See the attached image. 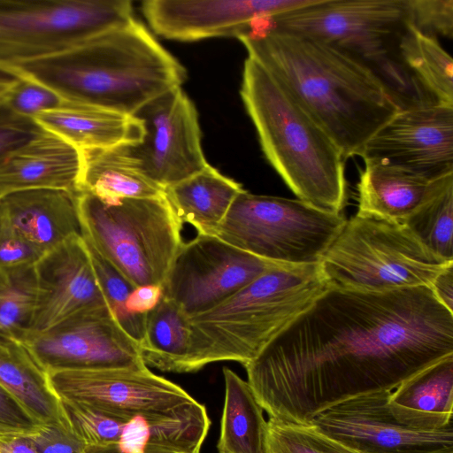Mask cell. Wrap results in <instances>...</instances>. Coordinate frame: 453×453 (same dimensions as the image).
<instances>
[{"instance_id": "cell-36", "label": "cell", "mask_w": 453, "mask_h": 453, "mask_svg": "<svg viewBox=\"0 0 453 453\" xmlns=\"http://www.w3.org/2000/svg\"><path fill=\"white\" fill-rule=\"evenodd\" d=\"M44 129L34 119L15 113L0 99V165L14 151L41 134Z\"/></svg>"}, {"instance_id": "cell-44", "label": "cell", "mask_w": 453, "mask_h": 453, "mask_svg": "<svg viewBox=\"0 0 453 453\" xmlns=\"http://www.w3.org/2000/svg\"><path fill=\"white\" fill-rule=\"evenodd\" d=\"M15 81L16 78L0 72V99L6 96L9 90L14 85Z\"/></svg>"}, {"instance_id": "cell-8", "label": "cell", "mask_w": 453, "mask_h": 453, "mask_svg": "<svg viewBox=\"0 0 453 453\" xmlns=\"http://www.w3.org/2000/svg\"><path fill=\"white\" fill-rule=\"evenodd\" d=\"M343 213L320 211L299 199L241 192L213 236L278 264H319L342 231Z\"/></svg>"}, {"instance_id": "cell-10", "label": "cell", "mask_w": 453, "mask_h": 453, "mask_svg": "<svg viewBox=\"0 0 453 453\" xmlns=\"http://www.w3.org/2000/svg\"><path fill=\"white\" fill-rule=\"evenodd\" d=\"M256 22L330 44L369 66L396 53L407 27L404 0H317Z\"/></svg>"}, {"instance_id": "cell-11", "label": "cell", "mask_w": 453, "mask_h": 453, "mask_svg": "<svg viewBox=\"0 0 453 453\" xmlns=\"http://www.w3.org/2000/svg\"><path fill=\"white\" fill-rule=\"evenodd\" d=\"M61 401L79 403L115 417L142 416L156 422L175 418L195 400L182 388L151 372L147 365L49 372Z\"/></svg>"}, {"instance_id": "cell-21", "label": "cell", "mask_w": 453, "mask_h": 453, "mask_svg": "<svg viewBox=\"0 0 453 453\" xmlns=\"http://www.w3.org/2000/svg\"><path fill=\"white\" fill-rule=\"evenodd\" d=\"M34 120L80 150L134 145L144 134L142 123L134 115L107 108L64 101Z\"/></svg>"}, {"instance_id": "cell-32", "label": "cell", "mask_w": 453, "mask_h": 453, "mask_svg": "<svg viewBox=\"0 0 453 453\" xmlns=\"http://www.w3.org/2000/svg\"><path fill=\"white\" fill-rule=\"evenodd\" d=\"M84 242L108 308L122 329L139 344L144 334L146 314H131L126 308L128 296L134 287L87 241Z\"/></svg>"}, {"instance_id": "cell-26", "label": "cell", "mask_w": 453, "mask_h": 453, "mask_svg": "<svg viewBox=\"0 0 453 453\" xmlns=\"http://www.w3.org/2000/svg\"><path fill=\"white\" fill-rule=\"evenodd\" d=\"M81 151L78 193H88L105 202L164 195V189L142 172L128 145Z\"/></svg>"}, {"instance_id": "cell-2", "label": "cell", "mask_w": 453, "mask_h": 453, "mask_svg": "<svg viewBox=\"0 0 453 453\" xmlns=\"http://www.w3.org/2000/svg\"><path fill=\"white\" fill-rule=\"evenodd\" d=\"M238 39L326 131L347 159L399 111L372 69L352 55L257 22Z\"/></svg>"}, {"instance_id": "cell-38", "label": "cell", "mask_w": 453, "mask_h": 453, "mask_svg": "<svg viewBox=\"0 0 453 453\" xmlns=\"http://www.w3.org/2000/svg\"><path fill=\"white\" fill-rule=\"evenodd\" d=\"M27 435L39 453H87L85 444L63 426L42 425Z\"/></svg>"}, {"instance_id": "cell-41", "label": "cell", "mask_w": 453, "mask_h": 453, "mask_svg": "<svg viewBox=\"0 0 453 453\" xmlns=\"http://www.w3.org/2000/svg\"><path fill=\"white\" fill-rule=\"evenodd\" d=\"M430 288L436 299L453 312V263L438 273Z\"/></svg>"}, {"instance_id": "cell-29", "label": "cell", "mask_w": 453, "mask_h": 453, "mask_svg": "<svg viewBox=\"0 0 453 453\" xmlns=\"http://www.w3.org/2000/svg\"><path fill=\"white\" fill-rule=\"evenodd\" d=\"M188 319L175 303L163 296L157 306L146 313L144 334L139 343L146 365L179 372L188 347Z\"/></svg>"}, {"instance_id": "cell-31", "label": "cell", "mask_w": 453, "mask_h": 453, "mask_svg": "<svg viewBox=\"0 0 453 453\" xmlns=\"http://www.w3.org/2000/svg\"><path fill=\"white\" fill-rule=\"evenodd\" d=\"M36 299L35 266H0V334L23 342L31 328Z\"/></svg>"}, {"instance_id": "cell-23", "label": "cell", "mask_w": 453, "mask_h": 453, "mask_svg": "<svg viewBox=\"0 0 453 453\" xmlns=\"http://www.w3.org/2000/svg\"><path fill=\"white\" fill-rule=\"evenodd\" d=\"M395 389L388 405L400 423L418 430L453 425V354L406 379Z\"/></svg>"}, {"instance_id": "cell-3", "label": "cell", "mask_w": 453, "mask_h": 453, "mask_svg": "<svg viewBox=\"0 0 453 453\" xmlns=\"http://www.w3.org/2000/svg\"><path fill=\"white\" fill-rule=\"evenodd\" d=\"M0 72L38 82L64 101L129 115L188 78L186 68L134 19L58 53L0 63Z\"/></svg>"}, {"instance_id": "cell-28", "label": "cell", "mask_w": 453, "mask_h": 453, "mask_svg": "<svg viewBox=\"0 0 453 453\" xmlns=\"http://www.w3.org/2000/svg\"><path fill=\"white\" fill-rule=\"evenodd\" d=\"M396 55L437 104L453 107V60L437 38L426 35L407 23Z\"/></svg>"}, {"instance_id": "cell-25", "label": "cell", "mask_w": 453, "mask_h": 453, "mask_svg": "<svg viewBox=\"0 0 453 453\" xmlns=\"http://www.w3.org/2000/svg\"><path fill=\"white\" fill-rule=\"evenodd\" d=\"M244 189L235 180L208 165L197 173L164 189L179 221L197 234L214 235L235 197Z\"/></svg>"}, {"instance_id": "cell-7", "label": "cell", "mask_w": 453, "mask_h": 453, "mask_svg": "<svg viewBox=\"0 0 453 453\" xmlns=\"http://www.w3.org/2000/svg\"><path fill=\"white\" fill-rule=\"evenodd\" d=\"M452 263L426 248L402 223L356 213L319 265L329 286L381 292L430 288Z\"/></svg>"}, {"instance_id": "cell-30", "label": "cell", "mask_w": 453, "mask_h": 453, "mask_svg": "<svg viewBox=\"0 0 453 453\" xmlns=\"http://www.w3.org/2000/svg\"><path fill=\"white\" fill-rule=\"evenodd\" d=\"M402 223L429 250L453 261V179L409 214Z\"/></svg>"}, {"instance_id": "cell-13", "label": "cell", "mask_w": 453, "mask_h": 453, "mask_svg": "<svg viewBox=\"0 0 453 453\" xmlns=\"http://www.w3.org/2000/svg\"><path fill=\"white\" fill-rule=\"evenodd\" d=\"M23 342L48 372L142 367L139 344L107 305L80 311Z\"/></svg>"}, {"instance_id": "cell-33", "label": "cell", "mask_w": 453, "mask_h": 453, "mask_svg": "<svg viewBox=\"0 0 453 453\" xmlns=\"http://www.w3.org/2000/svg\"><path fill=\"white\" fill-rule=\"evenodd\" d=\"M266 453H360L326 435L312 425H300L270 418Z\"/></svg>"}, {"instance_id": "cell-18", "label": "cell", "mask_w": 453, "mask_h": 453, "mask_svg": "<svg viewBox=\"0 0 453 453\" xmlns=\"http://www.w3.org/2000/svg\"><path fill=\"white\" fill-rule=\"evenodd\" d=\"M35 271L37 299L28 334L45 331L80 311L107 305L82 236L46 253Z\"/></svg>"}, {"instance_id": "cell-16", "label": "cell", "mask_w": 453, "mask_h": 453, "mask_svg": "<svg viewBox=\"0 0 453 453\" xmlns=\"http://www.w3.org/2000/svg\"><path fill=\"white\" fill-rule=\"evenodd\" d=\"M375 159L428 180L453 174V107L430 104L400 110L364 146Z\"/></svg>"}, {"instance_id": "cell-37", "label": "cell", "mask_w": 453, "mask_h": 453, "mask_svg": "<svg viewBox=\"0 0 453 453\" xmlns=\"http://www.w3.org/2000/svg\"><path fill=\"white\" fill-rule=\"evenodd\" d=\"M46 253L8 226L0 224V266H35Z\"/></svg>"}, {"instance_id": "cell-15", "label": "cell", "mask_w": 453, "mask_h": 453, "mask_svg": "<svg viewBox=\"0 0 453 453\" xmlns=\"http://www.w3.org/2000/svg\"><path fill=\"white\" fill-rule=\"evenodd\" d=\"M391 392L348 399L317 415L310 425L360 453L453 451V425L418 430L400 423L388 405Z\"/></svg>"}, {"instance_id": "cell-24", "label": "cell", "mask_w": 453, "mask_h": 453, "mask_svg": "<svg viewBox=\"0 0 453 453\" xmlns=\"http://www.w3.org/2000/svg\"><path fill=\"white\" fill-rule=\"evenodd\" d=\"M0 386L39 424L71 429L49 372L23 342L1 334Z\"/></svg>"}, {"instance_id": "cell-27", "label": "cell", "mask_w": 453, "mask_h": 453, "mask_svg": "<svg viewBox=\"0 0 453 453\" xmlns=\"http://www.w3.org/2000/svg\"><path fill=\"white\" fill-rule=\"evenodd\" d=\"M225 401L219 453H266L267 421L248 381L223 369Z\"/></svg>"}, {"instance_id": "cell-42", "label": "cell", "mask_w": 453, "mask_h": 453, "mask_svg": "<svg viewBox=\"0 0 453 453\" xmlns=\"http://www.w3.org/2000/svg\"><path fill=\"white\" fill-rule=\"evenodd\" d=\"M0 453H39L27 434H0Z\"/></svg>"}, {"instance_id": "cell-9", "label": "cell", "mask_w": 453, "mask_h": 453, "mask_svg": "<svg viewBox=\"0 0 453 453\" xmlns=\"http://www.w3.org/2000/svg\"><path fill=\"white\" fill-rule=\"evenodd\" d=\"M132 19L127 0H0V63L65 50Z\"/></svg>"}, {"instance_id": "cell-12", "label": "cell", "mask_w": 453, "mask_h": 453, "mask_svg": "<svg viewBox=\"0 0 453 453\" xmlns=\"http://www.w3.org/2000/svg\"><path fill=\"white\" fill-rule=\"evenodd\" d=\"M279 265L236 249L213 235L180 245L162 284V296L188 318L207 311Z\"/></svg>"}, {"instance_id": "cell-22", "label": "cell", "mask_w": 453, "mask_h": 453, "mask_svg": "<svg viewBox=\"0 0 453 453\" xmlns=\"http://www.w3.org/2000/svg\"><path fill=\"white\" fill-rule=\"evenodd\" d=\"M357 189V214L401 222L434 194L453 174L428 180L375 159L364 160Z\"/></svg>"}, {"instance_id": "cell-1", "label": "cell", "mask_w": 453, "mask_h": 453, "mask_svg": "<svg viewBox=\"0 0 453 453\" xmlns=\"http://www.w3.org/2000/svg\"><path fill=\"white\" fill-rule=\"evenodd\" d=\"M452 354L453 312L430 288L329 286L243 366L270 418L310 425L348 399L393 391Z\"/></svg>"}, {"instance_id": "cell-14", "label": "cell", "mask_w": 453, "mask_h": 453, "mask_svg": "<svg viewBox=\"0 0 453 453\" xmlns=\"http://www.w3.org/2000/svg\"><path fill=\"white\" fill-rule=\"evenodd\" d=\"M134 116L142 123L144 134L128 150L142 172L163 189L209 165L196 106L181 87L150 100Z\"/></svg>"}, {"instance_id": "cell-5", "label": "cell", "mask_w": 453, "mask_h": 453, "mask_svg": "<svg viewBox=\"0 0 453 453\" xmlns=\"http://www.w3.org/2000/svg\"><path fill=\"white\" fill-rule=\"evenodd\" d=\"M319 264H279L232 296L189 317L188 347L179 372L255 359L327 288Z\"/></svg>"}, {"instance_id": "cell-6", "label": "cell", "mask_w": 453, "mask_h": 453, "mask_svg": "<svg viewBox=\"0 0 453 453\" xmlns=\"http://www.w3.org/2000/svg\"><path fill=\"white\" fill-rule=\"evenodd\" d=\"M82 237L134 288L162 286L183 241L163 196L105 202L78 193Z\"/></svg>"}, {"instance_id": "cell-40", "label": "cell", "mask_w": 453, "mask_h": 453, "mask_svg": "<svg viewBox=\"0 0 453 453\" xmlns=\"http://www.w3.org/2000/svg\"><path fill=\"white\" fill-rule=\"evenodd\" d=\"M162 297V287L145 285L134 288L127 300V311L134 315L146 314L154 309Z\"/></svg>"}, {"instance_id": "cell-34", "label": "cell", "mask_w": 453, "mask_h": 453, "mask_svg": "<svg viewBox=\"0 0 453 453\" xmlns=\"http://www.w3.org/2000/svg\"><path fill=\"white\" fill-rule=\"evenodd\" d=\"M407 23L437 38L453 37V0H404Z\"/></svg>"}, {"instance_id": "cell-45", "label": "cell", "mask_w": 453, "mask_h": 453, "mask_svg": "<svg viewBox=\"0 0 453 453\" xmlns=\"http://www.w3.org/2000/svg\"><path fill=\"white\" fill-rule=\"evenodd\" d=\"M434 453H453V451H441V452H434Z\"/></svg>"}, {"instance_id": "cell-17", "label": "cell", "mask_w": 453, "mask_h": 453, "mask_svg": "<svg viewBox=\"0 0 453 453\" xmlns=\"http://www.w3.org/2000/svg\"><path fill=\"white\" fill-rule=\"evenodd\" d=\"M317 0H148L142 12L160 36L182 42L242 35L256 20Z\"/></svg>"}, {"instance_id": "cell-43", "label": "cell", "mask_w": 453, "mask_h": 453, "mask_svg": "<svg viewBox=\"0 0 453 453\" xmlns=\"http://www.w3.org/2000/svg\"><path fill=\"white\" fill-rule=\"evenodd\" d=\"M87 453H121L116 445L104 446V447H87ZM144 453H179L168 449L148 447Z\"/></svg>"}, {"instance_id": "cell-20", "label": "cell", "mask_w": 453, "mask_h": 453, "mask_svg": "<svg viewBox=\"0 0 453 453\" xmlns=\"http://www.w3.org/2000/svg\"><path fill=\"white\" fill-rule=\"evenodd\" d=\"M81 151L44 130L0 165V196L52 188L78 193Z\"/></svg>"}, {"instance_id": "cell-4", "label": "cell", "mask_w": 453, "mask_h": 453, "mask_svg": "<svg viewBox=\"0 0 453 453\" xmlns=\"http://www.w3.org/2000/svg\"><path fill=\"white\" fill-rule=\"evenodd\" d=\"M240 94L265 158L296 198L326 212L343 213L346 158L326 131L249 57Z\"/></svg>"}, {"instance_id": "cell-35", "label": "cell", "mask_w": 453, "mask_h": 453, "mask_svg": "<svg viewBox=\"0 0 453 453\" xmlns=\"http://www.w3.org/2000/svg\"><path fill=\"white\" fill-rule=\"evenodd\" d=\"M4 101L15 113L31 119L58 107L63 102L59 96L47 87L21 78H16Z\"/></svg>"}, {"instance_id": "cell-39", "label": "cell", "mask_w": 453, "mask_h": 453, "mask_svg": "<svg viewBox=\"0 0 453 453\" xmlns=\"http://www.w3.org/2000/svg\"><path fill=\"white\" fill-rule=\"evenodd\" d=\"M41 426L0 386V434H27L35 432Z\"/></svg>"}, {"instance_id": "cell-19", "label": "cell", "mask_w": 453, "mask_h": 453, "mask_svg": "<svg viewBox=\"0 0 453 453\" xmlns=\"http://www.w3.org/2000/svg\"><path fill=\"white\" fill-rule=\"evenodd\" d=\"M0 224L48 253L82 236L78 193L38 188L0 196Z\"/></svg>"}]
</instances>
